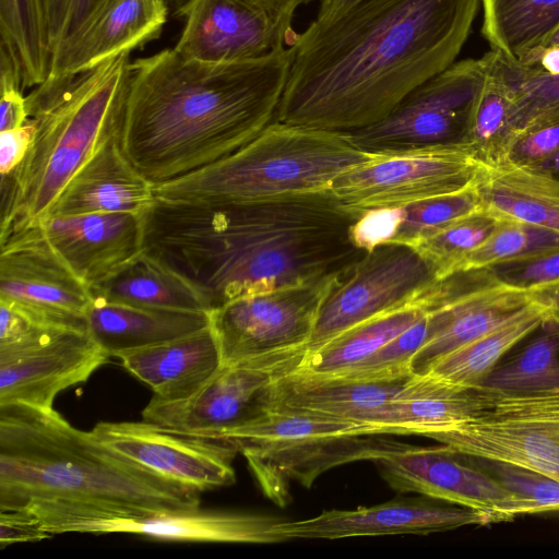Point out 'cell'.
<instances>
[{
    "instance_id": "1",
    "label": "cell",
    "mask_w": 559,
    "mask_h": 559,
    "mask_svg": "<svg viewBox=\"0 0 559 559\" xmlns=\"http://www.w3.org/2000/svg\"><path fill=\"white\" fill-rule=\"evenodd\" d=\"M480 0H360L292 46L276 121L348 134L455 62Z\"/></svg>"
},
{
    "instance_id": "2",
    "label": "cell",
    "mask_w": 559,
    "mask_h": 559,
    "mask_svg": "<svg viewBox=\"0 0 559 559\" xmlns=\"http://www.w3.org/2000/svg\"><path fill=\"white\" fill-rule=\"evenodd\" d=\"M142 215L143 248L191 282L210 311L337 275L368 251L355 236L361 215L330 191L219 204L156 199Z\"/></svg>"
},
{
    "instance_id": "3",
    "label": "cell",
    "mask_w": 559,
    "mask_h": 559,
    "mask_svg": "<svg viewBox=\"0 0 559 559\" xmlns=\"http://www.w3.org/2000/svg\"><path fill=\"white\" fill-rule=\"evenodd\" d=\"M290 52L240 62L188 59L175 48L130 63L121 148L154 185L211 165L276 121Z\"/></svg>"
},
{
    "instance_id": "4",
    "label": "cell",
    "mask_w": 559,
    "mask_h": 559,
    "mask_svg": "<svg viewBox=\"0 0 559 559\" xmlns=\"http://www.w3.org/2000/svg\"><path fill=\"white\" fill-rule=\"evenodd\" d=\"M200 497L109 449L55 409L0 405V511L45 500L139 518L199 508Z\"/></svg>"
},
{
    "instance_id": "5",
    "label": "cell",
    "mask_w": 559,
    "mask_h": 559,
    "mask_svg": "<svg viewBox=\"0 0 559 559\" xmlns=\"http://www.w3.org/2000/svg\"><path fill=\"white\" fill-rule=\"evenodd\" d=\"M131 51L80 74L44 81L26 96L34 134L23 162L1 176L0 240L39 224L67 183L120 133Z\"/></svg>"
},
{
    "instance_id": "6",
    "label": "cell",
    "mask_w": 559,
    "mask_h": 559,
    "mask_svg": "<svg viewBox=\"0 0 559 559\" xmlns=\"http://www.w3.org/2000/svg\"><path fill=\"white\" fill-rule=\"evenodd\" d=\"M347 134L274 121L230 155L154 185L156 199L219 204L330 191L334 179L368 160Z\"/></svg>"
},
{
    "instance_id": "7",
    "label": "cell",
    "mask_w": 559,
    "mask_h": 559,
    "mask_svg": "<svg viewBox=\"0 0 559 559\" xmlns=\"http://www.w3.org/2000/svg\"><path fill=\"white\" fill-rule=\"evenodd\" d=\"M368 435L367 426L286 411L261 418L219 439L234 444L266 498L281 508L292 501L293 483L310 488L324 472L356 461H376L412 444Z\"/></svg>"
},
{
    "instance_id": "8",
    "label": "cell",
    "mask_w": 559,
    "mask_h": 559,
    "mask_svg": "<svg viewBox=\"0 0 559 559\" xmlns=\"http://www.w3.org/2000/svg\"><path fill=\"white\" fill-rule=\"evenodd\" d=\"M483 167L465 143L372 153L337 176L330 189L349 212L395 210L473 186Z\"/></svg>"
},
{
    "instance_id": "9",
    "label": "cell",
    "mask_w": 559,
    "mask_h": 559,
    "mask_svg": "<svg viewBox=\"0 0 559 559\" xmlns=\"http://www.w3.org/2000/svg\"><path fill=\"white\" fill-rule=\"evenodd\" d=\"M337 275L239 297L212 309L210 326L222 366L272 357L300 360L321 304Z\"/></svg>"
},
{
    "instance_id": "10",
    "label": "cell",
    "mask_w": 559,
    "mask_h": 559,
    "mask_svg": "<svg viewBox=\"0 0 559 559\" xmlns=\"http://www.w3.org/2000/svg\"><path fill=\"white\" fill-rule=\"evenodd\" d=\"M489 60L488 51L478 59L455 61L409 92L385 118L348 138L370 154L464 143Z\"/></svg>"
},
{
    "instance_id": "11",
    "label": "cell",
    "mask_w": 559,
    "mask_h": 559,
    "mask_svg": "<svg viewBox=\"0 0 559 559\" xmlns=\"http://www.w3.org/2000/svg\"><path fill=\"white\" fill-rule=\"evenodd\" d=\"M438 281L435 269L415 248L396 242L374 245L335 277L302 354L412 301Z\"/></svg>"
},
{
    "instance_id": "12",
    "label": "cell",
    "mask_w": 559,
    "mask_h": 559,
    "mask_svg": "<svg viewBox=\"0 0 559 559\" xmlns=\"http://www.w3.org/2000/svg\"><path fill=\"white\" fill-rule=\"evenodd\" d=\"M297 362L295 357H273L222 366L186 399L153 396L142 411V419L175 433L219 440L264 416L271 408L275 382Z\"/></svg>"
},
{
    "instance_id": "13",
    "label": "cell",
    "mask_w": 559,
    "mask_h": 559,
    "mask_svg": "<svg viewBox=\"0 0 559 559\" xmlns=\"http://www.w3.org/2000/svg\"><path fill=\"white\" fill-rule=\"evenodd\" d=\"M0 301L47 322L88 331L90 287L53 249L40 224L0 240Z\"/></svg>"
},
{
    "instance_id": "14",
    "label": "cell",
    "mask_w": 559,
    "mask_h": 559,
    "mask_svg": "<svg viewBox=\"0 0 559 559\" xmlns=\"http://www.w3.org/2000/svg\"><path fill=\"white\" fill-rule=\"evenodd\" d=\"M460 456L445 444L412 445L373 463L386 484L401 493L415 492L473 509L487 515L491 523L531 514L525 499L463 463Z\"/></svg>"
},
{
    "instance_id": "15",
    "label": "cell",
    "mask_w": 559,
    "mask_h": 559,
    "mask_svg": "<svg viewBox=\"0 0 559 559\" xmlns=\"http://www.w3.org/2000/svg\"><path fill=\"white\" fill-rule=\"evenodd\" d=\"M92 432L120 455L150 472L198 492L230 486L238 449L227 442L168 431L141 421H102Z\"/></svg>"
},
{
    "instance_id": "16",
    "label": "cell",
    "mask_w": 559,
    "mask_h": 559,
    "mask_svg": "<svg viewBox=\"0 0 559 559\" xmlns=\"http://www.w3.org/2000/svg\"><path fill=\"white\" fill-rule=\"evenodd\" d=\"M178 14L185 25L175 50L204 62L264 58L292 46L298 34L249 0H187Z\"/></svg>"
},
{
    "instance_id": "17",
    "label": "cell",
    "mask_w": 559,
    "mask_h": 559,
    "mask_svg": "<svg viewBox=\"0 0 559 559\" xmlns=\"http://www.w3.org/2000/svg\"><path fill=\"white\" fill-rule=\"evenodd\" d=\"M110 355L88 331L62 329L16 352L0 354V405L51 411L63 390L85 382Z\"/></svg>"
},
{
    "instance_id": "18",
    "label": "cell",
    "mask_w": 559,
    "mask_h": 559,
    "mask_svg": "<svg viewBox=\"0 0 559 559\" xmlns=\"http://www.w3.org/2000/svg\"><path fill=\"white\" fill-rule=\"evenodd\" d=\"M426 498V497H425ZM395 498L355 510H326L310 519L280 521L274 532L283 542L290 539H340L357 536L429 535L466 525L491 523L484 513L459 507H444L431 498Z\"/></svg>"
},
{
    "instance_id": "19",
    "label": "cell",
    "mask_w": 559,
    "mask_h": 559,
    "mask_svg": "<svg viewBox=\"0 0 559 559\" xmlns=\"http://www.w3.org/2000/svg\"><path fill=\"white\" fill-rule=\"evenodd\" d=\"M537 298L536 290L506 284L490 270L474 271L456 293L433 307L435 331L414 355L411 371L425 374L438 359L513 319Z\"/></svg>"
},
{
    "instance_id": "20",
    "label": "cell",
    "mask_w": 559,
    "mask_h": 559,
    "mask_svg": "<svg viewBox=\"0 0 559 559\" xmlns=\"http://www.w3.org/2000/svg\"><path fill=\"white\" fill-rule=\"evenodd\" d=\"M164 0H106L52 49L45 81L63 80L157 38L167 22Z\"/></svg>"
},
{
    "instance_id": "21",
    "label": "cell",
    "mask_w": 559,
    "mask_h": 559,
    "mask_svg": "<svg viewBox=\"0 0 559 559\" xmlns=\"http://www.w3.org/2000/svg\"><path fill=\"white\" fill-rule=\"evenodd\" d=\"M281 520L261 514L199 508L147 516L104 513L82 519L76 530L88 534H136L168 542L272 544Z\"/></svg>"
},
{
    "instance_id": "22",
    "label": "cell",
    "mask_w": 559,
    "mask_h": 559,
    "mask_svg": "<svg viewBox=\"0 0 559 559\" xmlns=\"http://www.w3.org/2000/svg\"><path fill=\"white\" fill-rule=\"evenodd\" d=\"M39 224L53 249L87 285L143 249L142 214L50 215Z\"/></svg>"
},
{
    "instance_id": "23",
    "label": "cell",
    "mask_w": 559,
    "mask_h": 559,
    "mask_svg": "<svg viewBox=\"0 0 559 559\" xmlns=\"http://www.w3.org/2000/svg\"><path fill=\"white\" fill-rule=\"evenodd\" d=\"M414 376L349 379L292 369L275 382L270 409L364 424L369 435L372 417L400 395Z\"/></svg>"
},
{
    "instance_id": "24",
    "label": "cell",
    "mask_w": 559,
    "mask_h": 559,
    "mask_svg": "<svg viewBox=\"0 0 559 559\" xmlns=\"http://www.w3.org/2000/svg\"><path fill=\"white\" fill-rule=\"evenodd\" d=\"M155 200L154 183L128 159L117 134L105 141L75 173L47 216L143 214Z\"/></svg>"
},
{
    "instance_id": "25",
    "label": "cell",
    "mask_w": 559,
    "mask_h": 559,
    "mask_svg": "<svg viewBox=\"0 0 559 559\" xmlns=\"http://www.w3.org/2000/svg\"><path fill=\"white\" fill-rule=\"evenodd\" d=\"M485 386L467 389L428 373L414 376L391 403L369 423L370 435H430L469 421L491 406Z\"/></svg>"
},
{
    "instance_id": "26",
    "label": "cell",
    "mask_w": 559,
    "mask_h": 559,
    "mask_svg": "<svg viewBox=\"0 0 559 559\" xmlns=\"http://www.w3.org/2000/svg\"><path fill=\"white\" fill-rule=\"evenodd\" d=\"M428 438L466 456L514 465L559 481V428L476 417Z\"/></svg>"
},
{
    "instance_id": "27",
    "label": "cell",
    "mask_w": 559,
    "mask_h": 559,
    "mask_svg": "<svg viewBox=\"0 0 559 559\" xmlns=\"http://www.w3.org/2000/svg\"><path fill=\"white\" fill-rule=\"evenodd\" d=\"M123 368L154 396L176 401L190 396L221 367L215 335L209 326L154 345L118 353Z\"/></svg>"
},
{
    "instance_id": "28",
    "label": "cell",
    "mask_w": 559,
    "mask_h": 559,
    "mask_svg": "<svg viewBox=\"0 0 559 559\" xmlns=\"http://www.w3.org/2000/svg\"><path fill=\"white\" fill-rule=\"evenodd\" d=\"M450 283L439 280L412 301L368 319L301 355L293 370L312 376L342 374L384 346L450 295Z\"/></svg>"
},
{
    "instance_id": "29",
    "label": "cell",
    "mask_w": 559,
    "mask_h": 559,
    "mask_svg": "<svg viewBox=\"0 0 559 559\" xmlns=\"http://www.w3.org/2000/svg\"><path fill=\"white\" fill-rule=\"evenodd\" d=\"M481 209L559 234V178L530 166L484 165L475 181Z\"/></svg>"
},
{
    "instance_id": "30",
    "label": "cell",
    "mask_w": 559,
    "mask_h": 559,
    "mask_svg": "<svg viewBox=\"0 0 559 559\" xmlns=\"http://www.w3.org/2000/svg\"><path fill=\"white\" fill-rule=\"evenodd\" d=\"M88 287L93 299L139 307L210 312L207 301L191 282L144 248Z\"/></svg>"
},
{
    "instance_id": "31",
    "label": "cell",
    "mask_w": 559,
    "mask_h": 559,
    "mask_svg": "<svg viewBox=\"0 0 559 559\" xmlns=\"http://www.w3.org/2000/svg\"><path fill=\"white\" fill-rule=\"evenodd\" d=\"M87 330L110 356L169 341L209 326V312L139 307L93 299Z\"/></svg>"
},
{
    "instance_id": "32",
    "label": "cell",
    "mask_w": 559,
    "mask_h": 559,
    "mask_svg": "<svg viewBox=\"0 0 559 559\" xmlns=\"http://www.w3.org/2000/svg\"><path fill=\"white\" fill-rule=\"evenodd\" d=\"M556 319L554 307L538 296L513 319L438 359L426 373L453 385L479 388L508 350Z\"/></svg>"
},
{
    "instance_id": "33",
    "label": "cell",
    "mask_w": 559,
    "mask_h": 559,
    "mask_svg": "<svg viewBox=\"0 0 559 559\" xmlns=\"http://www.w3.org/2000/svg\"><path fill=\"white\" fill-rule=\"evenodd\" d=\"M491 50L518 60L559 26V0H480Z\"/></svg>"
},
{
    "instance_id": "34",
    "label": "cell",
    "mask_w": 559,
    "mask_h": 559,
    "mask_svg": "<svg viewBox=\"0 0 559 559\" xmlns=\"http://www.w3.org/2000/svg\"><path fill=\"white\" fill-rule=\"evenodd\" d=\"M490 68L510 95L514 142L527 130L559 117V74L527 69L492 50Z\"/></svg>"
},
{
    "instance_id": "35",
    "label": "cell",
    "mask_w": 559,
    "mask_h": 559,
    "mask_svg": "<svg viewBox=\"0 0 559 559\" xmlns=\"http://www.w3.org/2000/svg\"><path fill=\"white\" fill-rule=\"evenodd\" d=\"M0 35L19 63L23 90L40 85L51 56L40 0H0Z\"/></svg>"
},
{
    "instance_id": "36",
    "label": "cell",
    "mask_w": 559,
    "mask_h": 559,
    "mask_svg": "<svg viewBox=\"0 0 559 559\" xmlns=\"http://www.w3.org/2000/svg\"><path fill=\"white\" fill-rule=\"evenodd\" d=\"M510 117V95L502 80L491 70L489 60L464 139L481 164L496 165L508 159L514 142Z\"/></svg>"
},
{
    "instance_id": "37",
    "label": "cell",
    "mask_w": 559,
    "mask_h": 559,
    "mask_svg": "<svg viewBox=\"0 0 559 559\" xmlns=\"http://www.w3.org/2000/svg\"><path fill=\"white\" fill-rule=\"evenodd\" d=\"M547 332L516 358L492 370L481 383L493 393H520L549 384L559 371V319L547 323Z\"/></svg>"
},
{
    "instance_id": "38",
    "label": "cell",
    "mask_w": 559,
    "mask_h": 559,
    "mask_svg": "<svg viewBox=\"0 0 559 559\" xmlns=\"http://www.w3.org/2000/svg\"><path fill=\"white\" fill-rule=\"evenodd\" d=\"M559 248V234L530 224L500 219L492 234L457 266L455 274L489 270Z\"/></svg>"
},
{
    "instance_id": "39",
    "label": "cell",
    "mask_w": 559,
    "mask_h": 559,
    "mask_svg": "<svg viewBox=\"0 0 559 559\" xmlns=\"http://www.w3.org/2000/svg\"><path fill=\"white\" fill-rule=\"evenodd\" d=\"M480 209L475 183L456 193L412 203L397 209L392 231L384 242L414 247L454 221Z\"/></svg>"
},
{
    "instance_id": "40",
    "label": "cell",
    "mask_w": 559,
    "mask_h": 559,
    "mask_svg": "<svg viewBox=\"0 0 559 559\" xmlns=\"http://www.w3.org/2000/svg\"><path fill=\"white\" fill-rule=\"evenodd\" d=\"M500 219L480 209L461 217L415 248L435 269L439 280L454 275L459 264L496 229Z\"/></svg>"
},
{
    "instance_id": "41",
    "label": "cell",
    "mask_w": 559,
    "mask_h": 559,
    "mask_svg": "<svg viewBox=\"0 0 559 559\" xmlns=\"http://www.w3.org/2000/svg\"><path fill=\"white\" fill-rule=\"evenodd\" d=\"M433 307L367 359L342 374L330 377L382 379L413 373L409 369V364L414 355L426 344L435 330L431 313Z\"/></svg>"
},
{
    "instance_id": "42",
    "label": "cell",
    "mask_w": 559,
    "mask_h": 559,
    "mask_svg": "<svg viewBox=\"0 0 559 559\" xmlns=\"http://www.w3.org/2000/svg\"><path fill=\"white\" fill-rule=\"evenodd\" d=\"M491 394L490 408L478 417L559 428V371L543 389Z\"/></svg>"
},
{
    "instance_id": "43",
    "label": "cell",
    "mask_w": 559,
    "mask_h": 559,
    "mask_svg": "<svg viewBox=\"0 0 559 559\" xmlns=\"http://www.w3.org/2000/svg\"><path fill=\"white\" fill-rule=\"evenodd\" d=\"M499 481L525 499L532 513L559 511V481L543 474L510 464L497 463Z\"/></svg>"
},
{
    "instance_id": "44",
    "label": "cell",
    "mask_w": 559,
    "mask_h": 559,
    "mask_svg": "<svg viewBox=\"0 0 559 559\" xmlns=\"http://www.w3.org/2000/svg\"><path fill=\"white\" fill-rule=\"evenodd\" d=\"M489 270L497 280L520 288L538 290L554 286L559 284V248Z\"/></svg>"
},
{
    "instance_id": "45",
    "label": "cell",
    "mask_w": 559,
    "mask_h": 559,
    "mask_svg": "<svg viewBox=\"0 0 559 559\" xmlns=\"http://www.w3.org/2000/svg\"><path fill=\"white\" fill-rule=\"evenodd\" d=\"M559 152V117L536 126L521 134L513 143L508 162L537 166Z\"/></svg>"
},
{
    "instance_id": "46",
    "label": "cell",
    "mask_w": 559,
    "mask_h": 559,
    "mask_svg": "<svg viewBox=\"0 0 559 559\" xmlns=\"http://www.w3.org/2000/svg\"><path fill=\"white\" fill-rule=\"evenodd\" d=\"M52 537L40 526L38 520L27 511H0V546L17 543L39 542Z\"/></svg>"
},
{
    "instance_id": "47",
    "label": "cell",
    "mask_w": 559,
    "mask_h": 559,
    "mask_svg": "<svg viewBox=\"0 0 559 559\" xmlns=\"http://www.w3.org/2000/svg\"><path fill=\"white\" fill-rule=\"evenodd\" d=\"M34 134V124L28 119L20 128L0 132V173L10 175L23 162Z\"/></svg>"
},
{
    "instance_id": "48",
    "label": "cell",
    "mask_w": 559,
    "mask_h": 559,
    "mask_svg": "<svg viewBox=\"0 0 559 559\" xmlns=\"http://www.w3.org/2000/svg\"><path fill=\"white\" fill-rule=\"evenodd\" d=\"M50 51L58 44L66 23L70 0H40Z\"/></svg>"
},
{
    "instance_id": "49",
    "label": "cell",
    "mask_w": 559,
    "mask_h": 559,
    "mask_svg": "<svg viewBox=\"0 0 559 559\" xmlns=\"http://www.w3.org/2000/svg\"><path fill=\"white\" fill-rule=\"evenodd\" d=\"M105 1L106 0H70L66 23L59 41L78 31Z\"/></svg>"
},
{
    "instance_id": "50",
    "label": "cell",
    "mask_w": 559,
    "mask_h": 559,
    "mask_svg": "<svg viewBox=\"0 0 559 559\" xmlns=\"http://www.w3.org/2000/svg\"><path fill=\"white\" fill-rule=\"evenodd\" d=\"M271 13L276 19L292 24L295 11L299 5L311 0H249Z\"/></svg>"
},
{
    "instance_id": "51",
    "label": "cell",
    "mask_w": 559,
    "mask_h": 559,
    "mask_svg": "<svg viewBox=\"0 0 559 559\" xmlns=\"http://www.w3.org/2000/svg\"><path fill=\"white\" fill-rule=\"evenodd\" d=\"M359 1L360 0H321L316 19L325 20L332 17Z\"/></svg>"
},
{
    "instance_id": "52",
    "label": "cell",
    "mask_w": 559,
    "mask_h": 559,
    "mask_svg": "<svg viewBox=\"0 0 559 559\" xmlns=\"http://www.w3.org/2000/svg\"><path fill=\"white\" fill-rule=\"evenodd\" d=\"M536 292L540 298H543L554 307L556 313L559 317V284L544 287Z\"/></svg>"
},
{
    "instance_id": "53",
    "label": "cell",
    "mask_w": 559,
    "mask_h": 559,
    "mask_svg": "<svg viewBox=\"0 0 559 559\" xmlns=\"http://www.w3.org/2000/svg\"><path fill=\"white\" fill-rule=\"evenodd\" d=\"M534 168L543 170L559 178V152L548 160L544 162L543 164L534 166Z\"/></svg>"
},
{
    "instance_id": "54",
    "label": "cell",
    "mask_w": 559,
    "mask_h": 559,
    "mask_svg": "<svg viewBox=\"0 0 559 559\" xmlns=\"http://www.w3.org/2000/svg\"><path fill=\"white\" fill-rule=\"evenodd\" d=\"M552 46H559V26L536 48H545Z\"/></svg>"
},
{
    "instance_id": "55",
    "label": "cell",
    "mask_w": 559,
    "mask_h": 559,
    "mask_svg": "<svg viewBox=\"0 0 559 559\" xmlns=\"http://www.w3.org/2000/svg\"><path fill=\"white\" fill-rule=\"evenodd\" d=\"M167 4L174 2L175 0H164Z\"/></svg>"
},
{
    "instance_id": "56",
    "label": "cell",
    "mask_w": 559,
    "mask_h": 559,
    "mask_svg": "<svg viewBox=\"0 0 559 559\" xmlns=\"http://www.w3.org/2000/svg\"><path fill=\"white\" fill-rule=\"evenodd\" d=\"M558 285V284H557Z\"/></svg>"
}]
</instances>
